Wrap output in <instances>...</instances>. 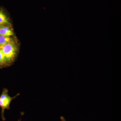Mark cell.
<instances>
[{"instance_id":"cell-1","label":"cell","mask_w":121,"mask_h":121,"mask_svg":"<svg viewBox=\"0 0 121 121\" xmlns=\"http://www.w3.org/2000/svg\"><path fill=\"white\" fill-rule=\"evenodd\" d=\"M0 49L4 52L7 63H11L14 61L17 54V48L13 41L0 47Z\"/></svg>"},{"instance_id":"cell-2","label":"cell","mask_w":121,"mask_h":121,"mask_svg":"<svg viewBox=\"0 0 121 121\" xmlns=\"http://www.w3.org/2000/svg\"><path fill=\"white\" fill-rule=\"evenodd\" d=\"M8 90L7 89H4L1 95L0 96V107L1 108V117L2 120H5L4 117L5 110L9 109V105L12 100L17 97L19 94H18L15 97H10L8 94Z\"/></svg>"},{"instance_id":"cell-3","label":"cell","mask_w":121,"mask_h":121,"mask_svg":"<svg viewBox=\"0 0 121 121\" xmlns=\"http://www.w3.org/2000/svg\"><path fill=\"white\" fill-rule=\"evenodd\" d=\"M13 32L8 27L4 25L0 26V35L6 37H9L13 35Z\"/></svg>"},{"instance_id":"cell-4","label":"cell","mask_w":121,"mask_h":121,"mask_svg":"<svg viewBox=\"0 0 121 121\" xmlns=\"http://www.w3.org/2000/svg\"><path fill=\"white\" fill-rule=\"evenodd\" d=\"M9 24L8 19L4 10L0 9V26Z\"/></svg>"},{"instance_id":"cell-5","label":"cell","mask_w":121,"mask_h":121,"mask_svg":"<svg viewBox=\"0 0 121 121\" xmlns=\"http://www.w3.org/2000/svg\"><path fill=\"white\" fill-rule=\"evenodd\" d=\"M13 41L12 39L10 37L0 35V47L4 46Z\"/></svg>"},{"instance_id":"cell-6","label":"cell","mask_w":121,"mask_h":121,"mask_svg":"<svg viewBox=\"0 0 121 121\" xmlns=\"http://www.w3.org/2000/svg\"><path fill=\"white\" fill-rule=\"evenodd\" d=\"M7 63L4 52L1 49H0V64L3 65Z\"/></svg>"},{"instance_id":"cell-7","label":"cell","mask_w":121,"mask_h":121,"mask_svg":"<svg viewBox=\"0 0 121 121\" xmlns=\"http://www.w3.org/2000/svg\"><path fill=\"white\" fill-rule=\"evenodd\" d=\"M60 119L62 121H66L65 120V118H64V117H60Z\"/></svg>"},{"instance_id":"cell-8","label":"cell","mask_w":121,"mask_h":121,"mask_svg":"<svg viewBox=\"0 0 121 121\" xmlns=\"http://www.w3.org/2000/svg\"></svg>"}]
</instances>
